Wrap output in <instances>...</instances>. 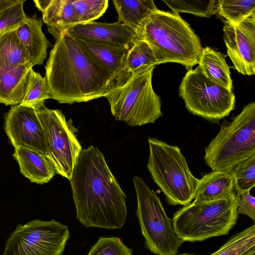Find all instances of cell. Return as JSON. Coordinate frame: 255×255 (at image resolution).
Listing matches in <instances>:
<instances>
[{"label":"cell","mask_w":255,"mask_h":255,"mask_svg":"<svg viewBox=\"0 0 255 255\" xmlns=\"http://www.w3.org/2000/svg\"><path fill=\"white\" fill-rule=\"evenodd\" d=\"M67 31L76 38L128 50L139 39L134 31L119 21L113 23L93 21L75 25Z\"/></svg>","instance_id":"5bb4252c"},{"label":"cell","mask_w":255,"mask_h":255,"mask_svg":"<svg viewBox=\"0 0 255 255\" xmlns=\"http://www.w3.org/2000/svg\"><path fill=\"white\" fill-rule=\"evenodd\" d=\"M42 22L34 15L27 16L15 27L16 35L25 48L29 63L33 67L43 64L50 43L42 29Z\"/></svg>","instance_id":"e0dca14e"},{"label":"cell","mask_w":255,"mask_h":255,"mask_svg":"<svg viewBox=\"0 0 255 255\" xmlns=\"http://www.w3.org/2000/svg\"><path fill=\"white\" fill-rule=\"evenodd\" d=\"M255 154V104L250 102L232 121L222 125L205 148L204 159L212 171L230 172Z\"/></svg>","instance_id":"8992f818"},{"label":"cell","mask_w":255,"mask_h":255,"mask_svg":"<svg viewBox=\"0 0 255 255\" xmlns=\"http://www.w3.org/2000/svg\"><path fill=\"white\" fill-rule=\"evenodd\" d=\"M17 24L0 32V58L13 66L30 63L28 54L16 35Z\"/></svg>","instance_id":"603a6c76"},{"label":"cell","mask_w":255,"mask_h":255,"mask_svg":"<svg viewBox=\"0 0 255 255\" xmlns=\"http://www.w3.org/2000/svg\"><path fill=\"white\" fill-rule=\"evenodd\" d=\"M196 255L189 254H180V255Z\"/></svg>","instance_id":"836d02e7"},{"label":"cell","mask_w":255,"mask_h":255,"mask_svg":"<svg viewBox=\"0 0 255 255\" xmlns=\"http://www.w3.org/2000/svg\"><path fill=\"white\" fill-rule=\"evenodd\" d=\"M179 94L190 112L210 121L229 116L235 108L236 97L232 90L211 81L199 65L186 73Z\"/></svg>","instance_id":"9c48e42d"},{"label":"cell","mask_w":255,"mask_h":255,"mask_svg":"<svg viewBox=\"0 0 255 255\" xmlns=\"http://www.w3.org/2000/svg\"><path fill=\"white\" fill-rule=\"evenodd\" d=\"M148 142L147 168L168 203L184 206L191 203L199 179L192 174L180 149L155 138L149 137Z\"/></svg>","instance_id":"277c9868"},{"label":"cell","mask_w":255,"mask_h":255,"mask_svg":"<svg viewBox=\"0 0 255 255\" xmlns=\"http://www.w3.org/2000/svg\"><path fill=\"white\" fill-rule=\"evenodd\" d=\"M118 21L135 33L144 20L157 9L152 0H113Z\"/></svg>","instance_id":"7402d4cb"},{"label":"cell","mask_w":255,"mask_h":255,"mask_svg":"<svg viewBox=\"0 0 255 255\" xmlns=\"http://www.w3.org/2000/svg\"><path fill=\"white\" fill-rule=\"evenodd\" d=\"M4 128L14 148L25 147L46 156L47 140L35 109L22 104L11 106L5 116Z\"/></svg>","instance_id":"7c38bea8"},{"label":"cell","mask_w":255,"mask_h":255,"mask_svg":"<svg viewBox=\"0 0 255 255\" xmlns=\"http://www.w3.org/2000/svg\"><path fill=\"white\" fill-rule=\"evenodd\" d=\"M155 67L132 74L105 97L117 121L131 127L154 123L162 116L161 100L152 85Z\"/></svg>","instance_id":"52a82bcc"},{"label":"cell","mask_w":255,"mask_h":255,"mask_svg":"<svg viewBox=\"0 0 255 255\" xmlns=\"http://www.w3.org/2000/svg\"><path fill=\"white\" fill-rule=\"evenodd\" d=\"M133 182L136 215L146 248L156 255H176L183 242L175 234L159 198L141 177L135 176Z\"/></svg>","instance_id":"ba28073f"},{"label":"cell","mask_w":255,"mask_h":255,"mask_svg":"<svg viewBox=\"0 0 255 255\" xmlns=\"http://www.w3.org/2000/svg\"><path fill=\"white\" fill-rule=\"evenodd\" d=\"M26 0H0V32L24 20L23 5Z\"/></svg>","instance_id":"4dcf8cb0"},{"label":"cell","mask_w":255,"mask_h":255,"mask_svg":"<svg viewBox=\"0 0 255 255\" xmlns=\"http://www.w3.org/2000/svg\"><path fill=\"white\" fill-rule=\"evenodd\" d=\"M45 130L47 143L46 157L56 173L71 179L82 146L77 138L78 129L71 119L66 120L59 110L50 109L44 104L36 109Z\"/></svg>","instance_id":"30bf717a"},{"label":"cell","mask_w":255,"mask_h":255,"mask_svg":"<svg viewBox=\"0 0 255 255\" xmlns=\"http://www.w3.org/2000/svg\"><path fill=\"white\" fill-rule=\"evenodd\" d=\"M49 99L51 97L45 77L33 70L29 88L20 104L36 109Z\"/></svg>","instance_id":"83f0119b"},{"label":"cell","mask_w":255,"mask_h":255,"mask_svg":"<svg viewBox=\"0 0 255 255\" xmlns=\"http://www.w3.org/2000/svg\"><path fill=\"white\" fill-rule=\"evenodd\" d=\"M52 36L55 43L45 66L51 99L60 104L87 102L119 87L67 30Z\"/></svg>","instance_id":"7a4b0ae2"},{"label":"cell","mask_w":255,"mask_h":255,"mask_svg":"<svg viewBox=\"0 0 255 255\" xmlns=\"http://www.w3.org/2000/svg\"><path fill=\"white\" fill-rule=\"evenodd\" d=\"M13 156L18 164L21 174L32 183H48L56 173L53 165L46 156L33 150L14 147Z\"/></svg>","instance_id":"d6986e66"},{"label":"cell","mask_w":255,"mask_h":255,"mask_svg":"<svg viewBox=\"0 0 255 255\" xmlns=\"http://www.w3.org/2000/svg\"><path fill=\"white\" fill-rule=\"evenodd\" d=\"M157 65V60L149 46L138 39L128 53L125 67L129 74L148 69Z\"/></svg>","instance_id":"d4e9b609"},{"label":"cell","mask_w":255,"mask_h":255,"mask_svg":"<svg viewBox=\"0 0 255 255\" xmlns=\"http://www.w3.org/2000/svg\"><path fill=\"white\" fill-rule=\"evenodd\" d=\"M73 0H34L42 14V20L52 35L78 24Z\"/></svg>","instance_id":"ac0fdd59"},{"label":"cell","mask_w":255,"mask_h":255,"mask_svg":"<svg viewBox=\"0 0 255 255\" xmlns=\"http://www.w3.org/2000/svg\"><path fill=\"white\" fill-rule=\"evenodd\" d=\"M136 34L149 46L157 65L174 62L190 69L198 64L203 49L200 38L178 13L157 8Z\"/></svg>","instance_id":"3957f363"},{"label":"cell","mask_w":255,"mask_h":255,"mask_svg":"<svg viewBox=\"0 0 255 255\" xmlns=\"http://www.w3.org/2000/svg\"><path fill=\"white\" fill-rule=\"evenodd\" d=\"M230 173L236 191L251 190L255 186V154L237 164Z\"/></svg>","instance_id":"f546056e"},{"label":"cell","mask_w":255,"mask_h":255,"mask_svg":"<svg viewBox=\"0 0 255 255\" xmlns=\"http://www.w3.org/2000/svg\"><path fill=\"white\" fill-rule=\"evenodd\" d=\"M236 194L235 181L230 172L212 171L198 180L194 203L228 198Z\"/></svg>","instance_id":"ffe728a7"},{"label":"cell","mask_w":255,"mask_h":255,"mask_svg":"<svg viewBox=\"0 0 255 255\" xmlns=\"http://www.w3.org/2000/svg\"><path fill=\"white\" fill-rule=\"evenodd\" d=\"M238 214L236 194L217 200L194 203L179 209L172 225L177 237L184 242H201L228 235L236 225Z\"/></svg>","instance_id":"5b68a950"},{"label":"cell","mask_w":255,"mask_h":255,"mask_svg":"<svg viewBox=\"0 0 255 255\" xmlns=\"http://www.w3.org/2000/svg\"><path fill=\"white\" fill-rule=\"evenodd\" d=\"M70 182L81 223L107 229L123 227L127 217V196L96 146L81 150Z\"/></svg>","instance_id":"6da1fadb"},{"label":"cell","mask_w":255,"mask_h":255,"mask_svg":"<svg viewBox=\"0 0 255 255\" xmlns=\"http://www.w3.org/2000/svg\"><path fill=\"white\" fill-rule=\"evenodd\" d=\"M69 237L67 226L54 220H34L16 227L2 255H62Z\"/></svg>","instance_id":"8fae6325"},{"label":"cell","mask_w":255,"mask_h":255,"mask_svg":"<svg viewBox=\"0 0 255 255\" xmlns=\"http://www.w3.org/2000/svg\"><path fill=\"white\" fill-rule=\"evenodd\" d=\"M210 255H255V225L233 235Z\"/></svg>","instance_id":"cb8c5ba5"},{"label":"cell","mask_w":255,"mask_h":255,"mask_svg":"<svg viewBox=\"0 0 255 255\" xmlns=\"http://www.w3.org/2000/svg\"><path fill=\"white\" fill-rule=\"evenodd\" d=\"M223 39L234 68L244 75L255 74V12L241 22L226 21Z\"/></svg>","instance_id":"4fadbf2b"},{"label":"cell","mask_w":255,"mask_h":255,"mask_svg":"<svg viewBox=\"0 0 255 255\" xmlns=\"http://www.w3.org/2000/svg\"><path fill=\"white\" fill-rule=\"evenodd\" d=\"M237 212L238 215L249 216L255 221V199L250 190L236 191Z\"/></svg>","instance_id":"d6a6232c"},{"label":"cell","mask_w":255,"mask_h":255,"mask_svg":"<svg viewBox=\"0 0 255 255\" xmlns=\"http://www.w3.org/2000/svg\"><path fill=\"white\" fill-rule=\"evenodd\" d=\"M33 66L30 63L17 66L7 64L0 58V103L20 104L29 88Z\"/></svg>","instance_id":"9a60e30c"},{"label":"cell","mask_w":255,"mask_h":255,"mask_svg":"<svg viewBox=\"0 0 255 255\" xmlns=\"http://www.w3.org/2000/svg\"><path fill=\"white\" fill-rule=\"evenodd\" d=\"M132 253L119 238L104 237L99 239L88 255H132Z\"/></svg>","instance_id":"1f68e13d"},{"label":"cell","mask_w":255,"mask_h":255,"mask_svg":"<svg viewBox=\"0 0 255 255\" xmlns=\"http://www.w3.org/2000/svg\"><path fill=\"white\" fill-rule=\"evenodd\" d=\"M76 39L86 51L109 73L119 87L126 82L130 76L127 72L125 67L129 50L86 39Z\"/></svg>","instance_id":"2e32d148"},{"label":"cell","mask_w":255,"mask_h":255,"mask_svg":"<svg viewBox=\"0 0 255 255\" xmlns=\"http://www.w3.org/2000/svg\"><path fill=\"white\" fill-rule=\"evenodd\" d=\"M108 0H73L78 24L94 21L103 15L108 7Z\"/></svg>","instance_id":"f1b7e54d"},{"label":"cell","mask_w":255,"mask_h":255,"mask_svg":"<svg viewBox=\"0 0 255 255\" xmlns=\"http://www.w3.org/2000/svg\"><path fill=\"white\" fill-rule=\"evenodd\" d=\"M214 12L224 18V21L237 24L255 12V0H219Z\"/></svg>","instance_id":"484cf974"},{"label":"cell","mask_w":255,"mask_h":255,"mask_svg":"<svg viewBox=\"0 0 255 255\" xmlns=\"http://www.w3.org/2000/svg\"><path fill=\"white\" fill-rule=\"evenodd\" d=\"M226 57L221 52L206 47L202 49L198 64L211 81L232 90L233 82Z\"/></svg>","instance_id":"44dd1931"},{"label":"cell","mask_w":255,"mask_h":255,"mask_svg":"<svg viewBox=\"0 0 255 255\" xmlns=\"http://www.w3.org/2000/svg\"><path fill=\"white\" fill-rule=\"evenodd\" d=\"M172 12L189 13L196 16L210 17L214 13L217 1L215 0H162Z\"/></svg>","instance_id":"4316f807"}]
</instances>
